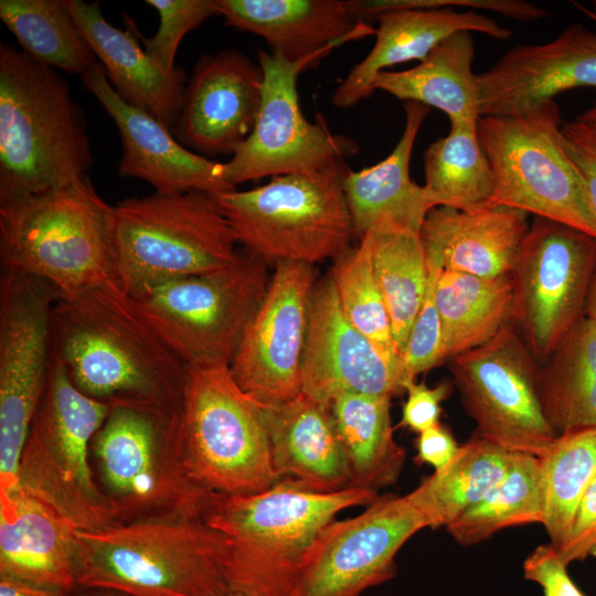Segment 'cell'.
<instances>
[{"label":"cell","mask_w":596,"mask_h":596,"mask_svg":"<svg viewBox=\"0 0 596 596\" xmlns=\"http://www.w3.org/2000/svg\"><path fill=\"white\" fill-rule=\"evenodd\" d=\"M435 298L446 360L489 342L515 323L511 275L479 277L440 270Z\"/></svg>","instance_id":"obj_32"},{"label":"cell","mask_w":596,"mask_h":596,"mask_svg":"<svg viewBox=\"0 0 596 596\" xmlns=\"http://www.w3.org/2000/svg\"><path fill=\"white\" fill-rule=\"evenodd\" d=\"M316 274L312 265L278 262L230 365L233 379L262 406L301 393V365Z\"/></svg>","instance_id":"obj_17"},{"label":"cell","mask_w":596,"mask_h":596,"mask_svg":"<svg viewBox=\"0 0 596 596\" xmlns=\"http://www.w3.org/2000/svg\"><path fill=\"white\" fill-rule=\"evenodd\" d=\"M344 160L263 185L215 194L237 244L265 264L337 258L355 235L343 189Z\"/></svg>","instance_id":"obj_7"},{"label":"cell","mask_w":596,"mask_h":596,"mask_svg":"<svg viewBox=\"0 0 596 596\" xmlns=\"http://www.w3.org/2000/svg\"><path fill=\"white\" fill-rule=\"evenodd\" d=\"M263 83L260 65L237 50L201 56L185 85L173 136L202 157L233 156L254 129Z\"/></svg>","instance_id":"obj_20"},{"label":"cell","mask_w":596,"mask_h":596,"mask_svg":"<svg viewBox=\"0 0 596 596\" xmlns=\"http://www.w3.org/2000/svg\"><path fill=\"white\" fill-rule=\"evenodd\" d=\"M555 100L510 116H481L478 137L489 160L493 204L545 217L596 237V216L562 140Z\"/></svg>","instance_id":"obj_10"},{"label":"cell","mask_w":596,"mask_h":596,"mask_svg":"<svg viewBox=\"0 0 596 596\" xmlns=\"http://www.w3.org/2000/svg\"><path fill=\"white\" fill-rule=\"evenodd\" d=\"M64 4L116 93L172 131L182 106L185 71L161 66L139 45L130 23L127 31L110 24L98 1L64 0Z\"/></svg>","instance_id":"obj_26"},{"label":"cell","mask_w":596,"mask_h":596,"mask_svg":"<svg viewBox=\"0 0 596 596\" xmlns=\"http://www.w3.org/2000/svg\"><path fill=\"white\" fill-rule=\"evenodd\" d=\"M523 574L539 584L544 596H586L567 573V565L550 543L538 546L523 563Z\"/></svg>","instance_id":"obj_43"},{"label":"cell","mask_w":596,"mask_h":596,"mask_svg":"<svg viewBox=\"0 0 596 596\" xmlns=\"http://www.w3.org/2000/svg\"><path fill=\"white\" fill-rule=\"evenodd\" d=\"M51 354L84 394L179 413L189 368L118 284L61 297L51 317Z\"/></svg>","instance_id":"obj_1"},{"label":"cell","mask_w":596,"mask_h":596,"mask_svg":"<svg viewBox=\"0 0 596 596\" xmlns=\"http://www.w3.org/2000/svg\"><path fill=\"white\" fill-rule=\"evenodd\" d=\"M430 528L409 494L377 497L356 517L322 531L298 596H359L395 576V556Z\"/></svg>","instance_id":"obj_18"},{"label":"cell","mask_w":596,"mask_h":596,"mask_svg":"<svg viewBox=\"0 0 596 596\" xmlns=\"http://www.w3.org/2000/svg\"><path fill=\"white\" fill-rule=\"evenodd\" d=\"M77 596H127L125 594L108 590V589H88L84 594L77 595Z\"/></svg>","instance_id":"obj_51"},{"label":"cell","mask_w":596,"mask_h":596,"mask_svg":"<svg viewBox=\"0 0 596 596\" xmlns=\"http://www.w3.org/2000/svg\"><path fill=\"white\" fill-rule=\"evenodd\" d=\"M416 449L417 461L429 464L437 470L455 457L459 445L453 434L439 423L418 433Z\"/></svg>","instance_id":"obj_47"},{"label":"cell","mask_w":596,"mask_h":596,"mask_svg":"<svg viewBox=\"0 0 596 596\" xmlns=\"http://www.w3.org/2000/svg\"><path fill=\"white\" fill-rule=\"evenodd\" d=\"M594 556H596V538H595V541H594Z\"/></svg>","instance_id":"obj_54"},{"label":"cell","mask_w":596,"mask_h":596,"mask_svg":"<svg viewBox=\"0 0 596 596\" xmlns=\"http://www.w3.org/2000/svg\"><path fill=\"white\" fill-rule=\"evenodd\" d=\"M262 407L241 390L230 366L189 369L178 455L194 490L207 497L251 494L280 480Z\"/></svg>","instance_id":"obj_8"},{"label":"cell","mask_w":596,"mask_h":596,"mask_svg":"<svg viewBox=\"0 0 596 596\" xmlns=\"http://www.w3.org/2000/svg\"><path fill=\"white\" fill-rule=\"evenodd\" d=\"M226 25L263 38L289 62L327 56L375 29L350 13L343 0H215Z\"/></svg>","instance_id":"obj_25"},{"label":"cell","mask_w":596,"mask_h":596,"mask_svg":"<svg viewBox=\"0 0 596 596\" xmlns=\"http://www.w3.org/2000/svg\"><path fill=\"white\" fill-rule=\"evenodd\" d=\"M377 497L362 488L316 492L281 479L257 493L212 494L201 517L228 540L225 577L232 593L298 596L326 526L340 511Z\"/></svg>","instance_id":"obj_2"},{"label":"cell","mask_w":596,"mask_h":596,"mask_svg":"<svg viewBox=\"0 0 596 596\" xmlns=\"http://www.w3.org/2000/svg\"><path fill=\"white\" fill-rule=\"evenodd\" d=\"M77 587L127 596H215L230 543L200 514L169 510L105 529H76Z\"/></svg>","instance_id":"obj_3"},{"label":"cell","mask_w":596,"mask_h":596,"mask_svg":"<svg viewBox=\"0 0 596 596\" xmlns=\"http://www.w3.org/2000/svg\"><path fill=\"white\" fill-rule=\"evenodd\" d=\"M563 146L576 167L596 216V131L578 120L561 128Z\"/></svg>","instance_id":"obj_44"},{"label":"cell","mask_w":596,"mask_h":596,"mask_svg":"<svg viewBox=\"0 0 596 596\" xmlns=\"http://www.w3.org/2000/svg\"><path fill=\"white\" fill-rule=\"evenodd\" d=\"M544 415L557 435L596 428V322L583 317L540 369Z\"/></svg>","instance_id":"obj_33"},{"label":"cell","mask_w":596,"mask_h":596,"mask_svg":"<svg viewBox=\"0 0 596 596\" xmlns=\"http://www.w3.org/2000/svg\"><path fill=\"white\" fill-rule=\"evenodd\" d=\"M408 381L401 358L385 354L345 317L330 276L316 284L301 365V392L330 406L344 393L387 395Z\"/></svg>","instance_id":"obj_19"},{"label":"cell","mask_w":596,"mask_h":596,"mask_svg":"<svg viewBox=\"0 0 596 596\" xmlns=\"http://www.w3.org/2000/svg\"><path fill=\"white\" fill-rule=\"evenodd\" d=\"M539 460L542 524L550 543L558 549L567 540L576 508L596 477V428L557 435Z\"/></svg>","instance_id":"obj_39"},{"label":"cell","mask_w":596,"mask_h":596,"mask_svg":"<svg viewBox=\"0 0 596 596\" xmlns=\"http://www.w3.org/2000/svg\"><path fill=\"white\" fill-rule=\"evenodd\" d=\"M262 411L280 480L323 493L352 488L330 406L301 392Z\"/></svg>","instance_id":"obj_28"},{"label":"cell","mask_w":596,"mask_h":596,"mask_svg":"<svg viewBox=\"0 0 596 596\" xmlns=\"http://www.w3.org/2000/svg\"><path fill=\"white\" fill-rule=\"evenodd\" d=\"M76 529L19 486L0 494V577L71 593L77 587Z\"/></svg>","instance_id":"obj_24"},{"label":"cell","mask_w":596,"mask_h":596,"mask_svg":"<svg viewBox=\"0 0 596 596\" xmlns=\"http://www.w3.org/2000/svg\"><path fill=\"white\" fill-rule=\"evenodd\" d=\"M592 13L596 15V1H594V11Z\"/></svg>","instance_id":"obj_55"},{"label":"cell","mask_w":596,"mask_h":596,"mask_svg":"<svg viewBox=\"0 0 596 596\" xmlns=\"http://www.w3.org/2000/svg\"><path fill=\"white\" fill-rule=\"evenodd\" d=\"M543 501L539 458L511 453L503 479L446 529L457 543L469 546L510 526L542 523Z\"/></svg>","instance_id":"obj_38"},{"label":"cell","mask_w":596,"mask_h":596,"mask_svg":"<svg viewBox=\"0 0 596 596\" xmlns=\"http://www.w3.org/2000/svg\"><path fill=\"white\" fill-rule=\"evenodd\" d=\"M368 234L374 275L391 318L394 341L402 354L427 288L426 254L419 232L382 224Z\"/></svg>","instance_id":"obj_35"},{"label":"cell","mask_w":596,"mask_h":596,"mask_svg":"<svg viewBox=\"0 0 596 596\" xmlns=\"http://www.w3.org/2000/svg\"><path fill=\"white\" fill-rule=\"evenodd\" d=\"M334 284L341 308L361 333L375 343L385 354L401 358L394 341L391 318L376 281L369 234L360 238L334 258L329 275Z\"/></svg>","instance_id":"obj_40"},{"label":"cell","mask_w":596,"mask_h":596,"mask_svg":"<svg viewBox=\"0 0 596 596\" xmlns=\"http://www.w3.org/2000/svg\"><path fill=\"white\" fill-rule=\"evenodd\" d=\"M375 42L370 53L355 64L334 89L331 103L350 108L374 92L373 81L386 67L423 61L440 42L460 31L480 32L508 40L512 31L472 10L451 8L400 9L376 17Z\"/></svg>","instance_id":"obj_27"},{"label":"cell","mask_w":596,"mask_h":596,"mask_svg":"<svg viewBox=\"0 0 596 596\" xmlns=\"http://www.w3.org/2000/svg\"><path fill=\"white\" fill-rule=\"evenodd\" d=\"M477 127H450L424 153V190L432 206L475 210L493 204L494 183Z\"/></svg>","instance_id":"obj_36"},{"label":"cell","mask_w":596,"mask_h":596,"mask_svg":"<svg viewBox=\"0 0 596 596\" xmlns=\"http://www.w3.org/2000/svg\"><path fill=\"white\" fill-rule=\"evenodd\" d=\"M596 538V477L583 494L565 543L556 549L562 561L568 566L574 561L594 556Z\"/></svg>","instance_id":"obj_46"},{"label":"cell","mask_w":596,"mask_h":596,"mask_svg":"<svg viewBox=\"0 0 596 596\" xmlns=\"http://www.w3.org/2000/svg\"><path fill=\"white\" fill-rule=\"evenodd\" d=\"M449 368L477 436L510 453L538 458L556 438L540 398L541 366L515 323L454 356Z\"/></svg>","instance_id":"obj_15"},{"label":"cell","mask_w":596,"mask_h":596,"mask_svg":"<svg viewBox=\"0 0 596 596\" xmlns=\"http://www.w3.org/2000/svg\"><path fill=\"white\" fill-rule=\"evenodd\" d=\"M390 406L391 396L353 393L330 403L352 488L377 492L402 471L406 454L394 440Z\"/></svg>","instance_id":"obj_31"},{"label":"cell","mask_w":596,"mask_h":596,"mask_svg":"<svg viewBox=\"0 0 596 596\" xmlns=\"http://www.w3.org/2000/svg\"><path fill=\"white\" fill-rule=\"evenodd\" d=\"M407 398L403 405L401 425L421 433L439 424L441 403L451 392V384L443 382L428 387L424 382L408 383L405 387Z\"/></svg>","instance_id":"obj_45"},{"label":"cell","mask_w":596,"mask_h":596,"mask_svg":"<svg viewBox=\"0 0 596 596\" xmlns=\"http://www.w3.org/2000/svg\"><path fill=\"white\" fill-rule=\"evenodd\" d=\"M529 228L528 213L505 205L435 206L426 214L419 237L426 259L441 270L500 277L511 275Z\"/></svg>","instance_id":"obj_23"},{"label":"cell","mask_w":596,"mask_h":596,"mask_svg":"<svg viewBox=\"0 0 596 596\" xmlns=\"http://www.w3.org/2000/svg\"><path fill=\"white\" fill-rule=\"evenodd\" d=\"M0 260L64 298L118 284L113 205L87 175L0 204Z\"/></svg>","instance_id":"obj_5"},{"label":"cell","mask_w":596,"mask_h":596,"mask_svg":"<svg viewBox=\"0 0 596 596\" xmlns=\"http://www.w3.org/2000/svg\"><path fill=\"white\" fill-rule=\"evenodd\" d=\"M585 316L596 322V270L587 296Z\"/></svg>","instance_id":"obj_49"},{"label":"cell","mask_w":596,"mask_h":596,"mask_svg":"<svg viewBox=\"0 0 596 596\" xmlns=\"http://www.w3.org/2000/svg\"><path fill=\"white\" fill-rule=\"evenodd\" d=\"M404 107L405 126L392 152L374 166L349 170L344 177L345 199L360 238L382 224L419 232L433 209L424 187L409 177L414 143L430 107L415 102H406Z\"/></svg>","instance_id":"obj_29"},{"label":"cell","mask_w":596,"mask_h":596,"mask_svg":"<svg viewBox=\"0 0 596 596\" xmlns=\"http://www.w3.org/2000/svg\"><path fill=\"white\" fill-rule=\"evenodd\" d=\"M85 117L57 72L0 42V204L86 177Z\"/></svg>","instance_id":"obj_4"},{"label":"cell","mask_w":596,"mask_h":596,"mask_svg":"<svg viewBox=\"0 0 596 596\" xmlns=\"http://www.w3.org/2000/svg\"><path fill=\"white\" fill-rule=\"evenodd\" d=\"M0 19L35 61L81 77L98 60L64 0H1Z\"/></svg>","instance_id":"obj_37"},{"label":"cell","mask_w":596,"mask_h":596,"mask_svg":"<svg viewBox=\"0 0 596 596\" xmlns=\"http://www.w3.org/2000/svg\"><path fill=\"white\" fill-rule=\"evenodd\" d=\"M61 294L2 268L0 279V494L19 483L20 461L51 363V317Z\"/></svg>","instance_id":"obj_12"},{"label":"cell","mask_w":596,"mask_h":596,"mask_svg":"<svg viewBox=\"0 0 596 596\" xmlns=\"http://www.w3.org/2000/svg\"><path fill=\"white\" fill-rule=\"evenodd\" d=\"M576 120L583 123L587 127L596 131V104L579 115Z\"/></svg>","instance_id":"obj_50"},{"label":"cell","mask_w":596,"mask_h":596,"mask_svg":"<svg viewBox=\"0 0 596 596\" xmlns=\"http://www.w3.org/2000/svg\"><path fill=\"white\" fill-rule=\"evenodd\" d=\"M475 43L471 32L460 31L440 42L416 66L404 71H383L373 89L397 99L424 104L444 111L450 127H477V75L471 65Z\"/></svg>","instance_id":"obj_30"},{"label":"cell","mask_w":596,"mask_h":596,"mask_svg":"<svg viewBox=\"0 0 596 596\" xmlns=\"http://www.w3.org/2000/svg\"><path fill=\"white\" fill-rule=\"evenodd\" d=\"M582 11H584L588 17H590L592 19H594L596 21V15H594L590 11H588L586 8L579 6V4H576Z\"/></svg>","instance_id":"obj_52"},{"label":"cell","mask_w":596,"mask_h":596,"mask_svg":"<svg viewBox=\"0 0 596 596\" xmlns=\"http://www.w3.org/2000/svg\"><path fill=\"white\" fill-rule=\"evenodd\" d=\"M82 79L118 129L123 156L118 175L138 178L158 193L200 191L219 194L235 190L225 178L224 163L202 157L184 146L170 128L145 110L126 103L97 62Z\"/></svg>","instance_id":"obj_22"},{"label":"cell","mask_w":596,"mask_h":596,"mask_svg":"<svg viewBox=\"0 0 596 596\" xmlns=\"http://www.w3.org/2000/svg\"><path fill=\"white\" fill-rule=\"evenodd\" d=\"M596 270V237L535 216L511 273L515 327L544 364L585 317Z\"/></svg>","instance_id":"obj_14"},{"label":"cell","mask_w":596,"mask_h":596,"mask_svg":"<svg viewBox=\"0 0 596 596\" xmlns=\"http://www.w3.org/2000/svg\"><path fill=\"white\" fill-rule=\"evenodd\" d=\"M481 116L523 113L577 87L596 88V32L572 24L544 44L513 46L477 74Z\"/></svg>","instance_id":"obj_21"},{"label":"cell","mask_w":596,"mask_h":596,"mask_svg":"<svg viewBox=\"0 0 596 596\" xmlns=\"http://www.w3.org/2000/svg\"><path fill=\"white\" fill-rule=\"evenodd\" d=\"M511 453L476 435L408 494L430 528L447 526L478 504L505 476Z\"/></svg>","instance_id":"obj_34"},{"label":"cell","mask_w":596,"mask_h":596,"mask_svg":"<svg viewBox=\"0 0 596 596\" xmlns=\"http://www.w3.org/2000/svg\"><path fill=\"white\" fill-rule=\"evenodd\" d=\"M215 596H247V595L240 594V593H227V594L215 595Z\"/></svg>","instance_id":"obj_53"},{"label":"cell","mask_w":596,"mask_h":596,"mask_svg":"<svg viewBox=\"0 0 596 596\" xmlns=\"http://www.w3.org/2000/svg\"><path fill=\"white\" fill-rule=\"evenodd\" d=\"M428 283L422 307L409 330L402 351V362L408 381L446 361L440 316L435 291L440 268L427 260Z\"/></svg>","instance_id":"obj_42"},{"label":"cell","mask_w":596,"mask_h":596,"mask_svg":"<svg viewBox=\"0 0 596 596\" xmlns=\"http://www.w3.org/2000/svg\"><path fill=\"white\" fill-rule=\"evenodd\" d=\"M0 596H70V593L0 577Z\"/></svg>","instance_id":"obj_48"},{"label":"cell","mask_w":596,"mask_h":596,"mask_svg":"<svg viewBox=\"0 0 596 596\" xmlns=\"http://www.w3.org/2000/svg\"><path fill=\"white\" fill-rule=\"evenodd\" d=\"M110 405L79 391L51 354L46 386L20 461L18 486L77 530L118 523L120 512L93 477L92 443Z\"/></svg>","instance_id":"obj_9"},{"label":"cell","mask_w":596,"mask_h":596,"mask_svg":"<svg viewBox=\"0 0 596 596\" xmlns=\"http://www.w3.org/2000/svg\"><path fill=\"white\" fill-rule=\"evenodd\" d=\"M257 55L264 75L258 116L248 138L224 163L233 188L267 177L319 171L358 152L356 142L331 132L324 118L310 123L301 111L298 76L319 65L322 56L289 62L260 49Z\"/></svg>","instance_id":"obj_16"},{"label":"cell","mask_w":596,"mask_h":596,"mask_svg":"<svg viewBox=\"0 0 596 596\" xmlns=\"http://www.w3.org/2000/svg\"><path fill=\"white\" fill-rule=\"evenodd\" d=\"M268 281L267 264L243 251L228 267L166 283L132 300L189 369L230 366Z\"/></svg>","instance_id":"obj_11"},{"label":"cell","mask_w":596,"mask_h":596,"mask_svg":"<svg viewBox=\"0 0 596 596\" xmlns=\"http://www.w3.org/2000/svg\"><path fill=\"white\" fill-rule=\"evenodd\" d=\"M113 244L118 284L131 298L228 267L241 253L214 195L200 191L156 192L113 205Z\"/></svg>","instance_id":"obj_6"},{"label":"cell","mask_w":596,"mask_h":596,"mask_svg":"<svg viewBox=\"0 0 596 596\" xmlns=\"http://www.w3.org/2000/svg\"><path fill=\"white\" fill-rule=\"evenodd\" d=\"M160 17L157 33L145 39L132 21H129L147 54L166 70L175 68L174 58L179 44L187 33L200 26L209 18L219 14L215 0H146Z\"/></svg>","instance_id":"obj_41"},{"label":"cell","mask_w":596,"mask_h":596,"mask_svg":"<svg viewBox=\"0 0 596 596\" xmlns=\"http://www.w3.org/2000/svg\"><path fill=\"white\" fill-rule=\"evenodd\" d=\"M179 414L143 403L110 404L91 450L120 515L156 505L201 514L207 497L191 487L179 462Z\"/></svg>","instance_id":"obj_13"}]
</instances>
